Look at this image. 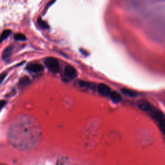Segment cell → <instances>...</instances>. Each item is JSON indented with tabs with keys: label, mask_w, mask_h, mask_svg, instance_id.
<instances>
[{
	"label": "cell",
	"mask_w": 165,
	"mask_h": 165,
	"mask_svg": "<svg viewBox=\"0 0 165 165\" xmlns=\"http://www.w3.org/2000/svg\"><path fill=\"white\" fill-rule=\"evenodd\" d=\"M40 137V128L34 120L30 118H22L12 126L9 132V138L16 147L29 149L38 142Z\"/></svg>",
	"instance_id": "cell-1"
},
{
	"label": "cell",
	"mask_w": 165,
	"mask_h": 165,
	"mask_svg": "<svg viewBox=\"0 0 165 165\" xmlns=\"http://www.w3.org/2000/svg\"><path fill=\"white\" fill-rule=\"evenodd\" d=\"M150 114L153 120L157 122L162 133L165 135V116L164 114L158 109L154 108Z\"/></svg>",
	"instance_id": "cell-2"
},
{
	"label": "cell",
	"mask_w": 165,
	"mask_h": 165,
	"mask_svg": "<svg viewBox=\"0 0 165 165\" xmlns=\"http://www.w3.org/2000/svg\"><path fill=\"white\" fill-rule=\"evenodd\" d=\"M45 64L47 68L52 73H55V74H56V73H58L59 71V63L58 59L56 58L52 57L46 58L45 59Z\"/></svg>",
	"instance_id": "cell-3"
},
{
	"label": "cell",
	"mask_w": 165,
	"mask_h": 165,
	"mask_svg": "<svg viewBox=\"0 0 165 165\" xmlns=\"http://www.w3.org/2000/svg\"><path fill=\"white\" fill-rule=\"evenodd\" d=\"M137 107H138L139 109H140L141 111H142L144 112H146L148 114L151 112V111L154 108L150 102H148V101L144 100V99H140L139 101H137Z\"/></svg>",
	"instance_id": "cell-4"
},
{
	"label": "cell",
	"mask_w": 165,
	"mask_h": 165,
	"mask_svg": "<svg viewBox=\"0 0 165 165\" xmlns=\"http://www.w3.org/2000/svg\"><path fill=\"white\" fill-rule=\"evenodd\" d=\"M64 74H65L66 78L71 80L77 77L78 72L74 67L68 65L65 67V71H64Z\"/></svg>",
	"instance_id": "cell-5"
},
{
	"label": "cell",
	"mask_w": 165,
	"mask_h": 165,
	"mask_svg": "<svg viewBox=\"0 0 165 165\" xmlns=\"http://www.w3.org/2000/svg\"><path fill=\"white\" fill-rule=\"evenodd\" d=\"M97 89H98L99 93L104 97H107V96L111 95V93L112 92L110 87H108V85L103 84V83L99 84L98 85Z\"/></svg>",
	"instance_id": "cell-6"
},
{
	"label": "cell",
	"mask_w": 165,
	"mask_h": 165,
	"mask_svg": "<svg viewBox=\"0 0 165 165\" xmlns=\"http://www.w3.org/2000/svg\"><path fill=\"white\" fill-rule=\"evenodd\" d=\"M26 70L34 73L41 72L43 70L44 67L40 63H31L26 66Z\"/></svg>",
	"instance_id": "cell-7"
},
{
	"label": "cell",
	"mask_w": 165,
	"mask_h": 165,
	"mask_svg": "<svg viewBox=\"0 0 165 165\" xmlns=\"http://www.w3.org/2000/svg\"><path fill=\"white\" fill-rule=\"evenodd\" d=\"M111 99L113 102L117 103L121 101L122 100V97L120 93H118L116 91H112L111 95H110Z\"/></svg>",
	"instance_id": "cell-8"
},
{
	"label": "cell",
	"mask_w": 165,
	"mask_h": 165,
	"mask_svg": "<svg viewBox=\"0 0 165 165\" xmlns=\"http://www.w3.org/2000/svg\"><path fill=\"white\" fill-rule=\"evenodd\" d=\"M121 91L123 94H124L125 95H126L127 96H129L130 97H135L137 96H138V95H139L137 92H135L133 90H130V89L122 88L121 90Z\"/></svg>",
	"instance_id": "cell-9"
},
{
	"label": "cell",
	"mask_w": 165,
	"mask_h": 165,
	"mask_svg": "<svg viewBox=\"0 0 165 165\" xmlns=\"http://www.w3.org/2000/svg\"><path fill=\"white\" fill-rule=\"evenodd\" d=\"M12 48L11 47H9L6 48L5 49V50L3 51V52L2 58L4 60H5V61L8 60L11 57V55L12 54Z\"/></svg>",
	"instance_id": "cell-10"
},
{
	"label": "cell",
	"mask_w": 165,
	"mask_h": 165,
	"mask_svg": "<svg viewBox=\"0 0 165 165\" xmlns=\"http://www.w3.org/2000/svg\"><path fill=\"white\" fill-rule=\"evenodd\" d=\"M79 84L81 87L86 88H94V86H95L94 83H92V82H89L87 81H80Z\"/></svg>",
	"instance_id": "cell-11"
},
{
	"label": "cell",
	"mask_w": 165,
	"mask_h": 165,
	"mask_svg": "<svg viewBox=\"0 0 165 165\" xmlns=\"http://www.w3.org/2000/svg\"><path fill=\"white\" fill-rule=\"evenodd\" d=\"M30 82H31L30 79L28 77L25 76V77L22 78L20 80V81H19V85L21 87H25V86L28 85L30 83Z\"/></svg>",
	"instance_id": "cell-12"
},
{
	"label": "cell",
	"mask_w": 165,
	"mask_h": 165,
	"mask_svg": "<svg viewBox=\"0 0 165 165\" xmlns=\"http://www.w3.org/2000/svg\"><path fill=\"white\" fill-rule=\"evenodd\" d=\"M11 34V30H5L4 31L2 34L0 35V43L2 42L3 40H6L9 35Z\"/></svg>",
	"instance_id": "cell-13"
},
{
	"label": "cell",
	"mask_w": 165,
	"mask_h": 165,
	"mask_svg": "<svg viewBox=\"0 0 165 165\" xmlns=\"http://www.w3.org/2000/svg\"><path fill=\"white\" fill-rule=\"evenodd\" d=\"M38 23L41 28H42L43 29H47L49 28V26L48 23L46 21H43V20H41V18H39V19L38 20Z\"/></svg>",
	"instance_id": "cell-14"
},
{
	"label": "cell",
	"mask_w": 165,
	"mask_h": 165,
	"mask_svg": "<svg viewBox=\"0 0 165 165\" xmlns=\"http://www.w3.org/2000/svg\"><path fill=\"white\" fill-rule=\"evenodd\" d=\"M14 38L17 41H25L26 40V36L22 33H17L14 35Z\"/></svg>",
	"instance_id": "cell-15"
},
{
	"label": "cell",
	"mask_w": 165,
	"mask_h": 165,
	"mask_svg": "<svg viewBox=\"0 0 165 165\" xmlns=\"http://www.w3.org/2000/svg\"><path fill=\"white\" fill-rule=\"evenodd\" d=\"M7 101L5 100H1L0 101V111L6 105Z\"/></svg>",
	"instance_id": "cell-16"
}]
</instances>
